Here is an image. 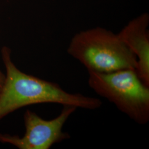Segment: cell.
<instances>
[{
    "label": "cell",
    "instance_id": "8992f818",
    "mask_svg": "<svg viewBox=\"0 0 149 149\" xmlns=\"http://www.w3.org/2000/svg\"><path fill=\"white\" fill-rule=\"evenodd\" d=\"M6 79V74L0 71V92L2 90L3 85L5 84Z\"/></svg>",
    "mask_w": 149,
    "mask_h": 149
},
{
    "label": "cell",
    "instance_id": "6da1fadb",
    "mask_svg": "<svg viewBox=\"0 0 149 149\" xmlns=\"http://www.w3.org/2000/svg\"><path fill=\"white\" fill-rule=\"evenodd\" d=\"M1 54L6 72L0 92V120L16 110L36 104L57 103L88 110L100 106L98 98L68 92L56 83L23 72L12 62L8 48H3Z\"/></svg>",
    "mask_w": 149,
    "mask_h": 149
},
{
    "label": "cell",
    "instance_id": "7a4b0ae2",
    "mask_svg": "<svg viewBox=\"0 0 149 149\" xmlns=\"http://www.w3.org/2000/svg\"><path fill=\"white\" fill-rule=\"evenodd\" d=\"M68 53L88 71L109 73L137 68L136 56L118 34L101 27L76 33L70 41Z\"/></svg>",
    "mask_w": 149,
    "mask_h": 149
},
{
    "label": "cell",
    "instance_id": "5b68a950",
    "mask_svg": "<svg viewBox=\"0 0 149 149\" xmlns=\"http://www.w3.org/2000/svg\"><path fill=\"white\" fill-rule=\"evenodd\" d=\"M149 15L144 13L132 19L118 34L137 58L136 72L149 86Z\"/></svg>",
    "mask_w": 149,
    "mask_h": 149
},
{
    "label": "cell",
    "instance_id": "277c9868",
    "mask_svg": "<svg viewBox=\"0 0 149 149\" xmlns=\"http://www.w3.org/2000/svg\"><path fill=\"white\" fill-rule=\"evenodd\" d=\"M77 108L63 106L59 116L45 120L27 109L24 114L26 132L22 137L0 133V142L10 144L19 149H49L53 145L69 139V134L63 131L64 124Z\"/></svg>",
    "mask_w": 149,
    "mask_h": 149
},
{
    "label": "cell",
    "instance_id": "3957f363",
    "mask_svg": "<svg viewBox=\"0 0 149 149\" xmlns=\"http://www.w3.org/2000/svg\"><path fill=\"white\" fill-rule=\"evenodd\" d=\"M88 72V86L98 95L139 125L149 122V86L139 78L135 70Z\"/></svg>",
    "mask_w": 149,
    "mask_h": 149
}]
</instances>
